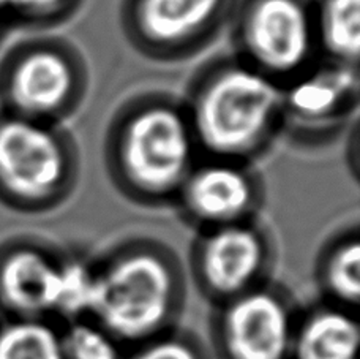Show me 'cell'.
Instances as JSON below:
<instances>
[{
  "label": "cell",
  "mask_w": 360,
  "mask_h": 359,
  "mask_svg": "<svg viewBox=\"0 0 360 359\" xmlns=\"http://www.w3.org/2000/svg\"><path fill=\"white\" fill-rule=\"evenodd\" d=\"M182 99L139 92L114 111L103 139V162L119 195L143 208L174 206L201 160Z\"/></svg>",
  "instance_id": "obj_1"
},
{
  "label": "cell",
  "mask_w": 360,
  "mask_h": 359,
  "mask_svg": "<svg viewBox=\"0 0 360 359\" xmlns=\"http://www.w3.org/2000/svg\"><path fill=\"white\" fill-rule=\"evenodd\" d=\"M182 100L202 157L255 165L281 137L283 84L236 54L199 68Z\"/></svg>",
  "instance_id": "obj_2"
},
{
  "label": "cell",
  "mask_w": 360,
  "mask_h": 359,
  "mask_svg": "<svg viewBox=\"0 0 360 359\" xmlns=\"http://www.w3.org/2000/svg\"><path fill=\"white\" fill-rule=\"evenodd\" d=\"M96 291L90 320L119 344L149 341L176 328L186 298V272L169 246L133 238L95 263Z\"/></svg>",
  "instance_id": "obj_3"
},
{
  "label": "cell",
  "mask_w": 360,
  "mask_h": 359,
  "mask_svg": "<svg viewBox=\"0 0 360 359\" xmlns=\"http://www.w3.org/2000/svg\"><path fill=\"white\" fill-rule=\"evenodd\" d=\"M82 160L65 125L0 114V200L25 214L59 209L78 189Z\"/></svg>",
  "instance_id": "obj_4"
},
{
  "label": "cell",
  "mask_w": 360,
  "mask_h": 359,
  "mask_svg": "<svg viewBox=\"0 0 360 359\" xmlns=\"http://www.w3.org/2000/svg\"><path fill=\"white\" fill-rule=\"evenodd\" d=\"M90 70L82 51L60 35L40 37L19 46L0 75L8 113L65 125L84 105Z\"/></svg>",
  "instance_id": "obj_5"
},
{
  "label": "cell",
  "mask_w": 360,
  "mask_h": 359,
  "mask_svg": "<svg viewBox=\"0 0 360 359\" xmlns=\"http://www.w3.org/2000/svg\"><path fill=\"white\" fill-rule=\"evenodd\" d=\"M228 27L233 54L280 84L321 61L314 0H237Z\"/></svg>",
  "instance_id": "obj_6"
},
{
  "label": "cell",
  "mask_w": 360,
  "mask_h": 359,
  "mask_svg": "<svg viewBox=\"0 0 360 359\" xmlns=\"http://www.w3.org/2000/svg\"><path fill=\"white\" fill-rule=\"evenodd\" d=\"M237 0H122L119 24L134 53L179 63L204 53L228 29Z\"/></svg>",
  "instance_id": "obj_7"
},
{
  "label": "cell",
  "mask_w": 360,
  "mask_h": 359,
  "mask_svg": "<svg viewBox=\"0 0 360 359\" xmlns=\"http://www.w3.org/2000/svg\"><path fill=\"white\" fill-rule=\"evenodd\" d=\"M274 260L272 234L253 219L198 232L190 272L199 293L217 307L266 285Z\"/></svg>",
  "instance_id": "obj_8"
},
{
  "label": "cell",
  "mask_w": 360,
  "mask_h": 359,
  "mask_svg": "<svg viewBox=\"0 0 360 359\" xmlns=\"http://www.w3.org/2000/svg\"><path fill=\"white\" fill-rule=\"evenodd\" d=\"M359 67L319 61L283 84L281 137L300 147H321L359 120Z\"/></svg>",
  "instance_id": "obj_9"
},
{
  "label": "cell",
  "mask_w": 360,
  "mask_h": 359,
  "mask_svg": "<svg viewBox=\"0 0 360 359\" xmlns=\"http://www.w3.org/2000/svg\"><path fill=\"white\" fill-rule=\"evenodd\" d=\"M297 318L270 284L217 306L212 339L220 359H289Z\"/></svg>",
  "instance_id": "obj_10"
},
{
  "label": "cell",
  "mask_w": 360,
  "mask_h": 359,
  "mask_svg": "<svg viewBox=\"0 0 360 359\" xmlns=\"http://www.w3.org/2000/svg\"><path fill=\"white\" fill-rule=\"evenodd\" d=\"M266 184L252 163L201 157L186 177L174 208L198 232L256 219Z\"/></svg>",
  "instance_id": "obj_11"
},
{
  "label": "cell",
  "mask_w": 360,
  "mask_h": 359,
  "mask_svg": "<svg viewBox=\"0 0 360 359\" xmlns=\"http://www.w3.org/2000/svg\"><path fill=\"white\" fill-rule=\"evenodd\" d=\"M62 256L34 238H16L0 246V315L51 320Z\"/></svg>",
  "instance_id": "obj_12"
},
{
  "label": "cell",
  "mask_w": 360,
  "mask_h": 359,
  "mask_svg": "<svg viewBox=\"0 0 360 359\" xmlns=\"http://www.w3.org/2000/svg\"><path fill=\"white\" fill-rule=\"evenodd\" d=\"M359 347L356 313L329 303L297 318L289 359H357Z\"/></svg>",
  "instance_id": "obj_13"
},
{
  "label": "cell",
  "mask_w": 360,
  "mask_h": 359,
  "mask_svg": "<svg viewBox=\"0 0 360 359\" xmlns=\"http://www.w3.org/2000/svg\"><path fill=\"white\" fill-rule=\"evenodd\" d=\"M314 34L321 61L359 67L360 0H314Z\"/></svg>",
  "instance_id": "obj_14"
},
{
  "label": "cell",
  "mask_w": 360,
  "mask_h": 359,
  "mask_svg": "<svg viewBox=\"0 0 360 359\" xmlns=\"http://www.w3.org/2000/svg\"><path fill=\"white\" fill-rule=\"evenodd\" d=\"M316 277L330 304L354 310L360 304L359 228L340 232L319 253Z\"/></svg>",
  "instance_id": "obj_15"
},
{
  "label": "cell",
  "mask_w": 360,
  "mask_h": 359,
  "mask_svg": "<svg viewBox=\"0 0 360 359\" xmlns=\"http://www.w3.org/2000/svg\"><path fill=\"white\" fill-rule=\"evenodd\" d=\"M0 359H65L51 320L0 318Z\"/></svg>",
  "instance_id": "obj_16"
},
{
  "label": "cell",
  "mask_w": 360,
  "mask_h": 359,
  "mask_svg": "<svg viewBox=\"0 0 360 359\" xmlns=\"http://www.w3.org/2000/svg\"><path fill=\"white\" fill-rule=\"evenodd\" d=\"M96 291L95 263L76 256H62L54 317L67 323L90 318Z\"/></svg>",
  "instance_id": "obj_17"
},
{
  "label": "cell",
  "mask_w": 360,
  "mask_h": 359,
  "mask_svg": "<svg viewBox=\"0 0 360 359\" xmlns=\"http://www.w3.org/2000/svg\"><path fill=\"white\" fill-rule=\"evenodd\" d=\"M62 348L65 359H124L120 344L90 318L68 323L62 331Z\"/></svg>",
  "instance_id": "obj_18"
},
{
  "label": "cell",
  "mask_w": 360,
  "mask_h": 359,
  "mask_svg": "<svg viewBox=\"0 0 360 359\" xmlns=\"http://www.w3.org/2000/svg\"><path fill=\"white\" fill-rule=\"evenodd\" d=\"M10 19L30 29L51 30L78 15L86 0H4Z\"/></svg>",
  "instance_id": "obj_19"
},
{
  "label": "cell",
  "mask_w": 360,
  "mask_h": 359,
  "mask_svg": "<svg viewBox=\"0 0 360 359\" xmlns=\"http://www.w3.org/2000/svg\"><path fill=\"white\" fill-rule=\"evenodd\" d=\"M124 359H209V355L195 334L176 326L163 334L134 345V350Z\"/></svg>",
  "instance_id": "obj_20"
},
{
  "label": "cell",
  "mask_w": 360,
  "mask_h": 359,
  "mask_svg": "<svg viewBox=\"0 0 360 359\" xmlns=\"http://www.w3.org/2000/svg\"><path fill=\"white\" fill-rule=\"evenodd\" d=\"M8 13H6V6H5V2L4 0H0V30H2L4 24L8 21Z\"/></svg>",
  "instance_id": "obj_21"
}]
</instances>
